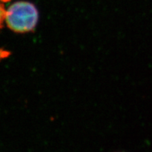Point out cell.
<instances>
[{
    "label": "cell",
    "mask_w": 152,
    "mask_h": 152,
    "mask_svg": "<svg viewBox=\"0 0 152 152\" xmlns=\"http://www.w3.org/2000/svg\"><path fill=\"white\" fill-rule=\"evenodd\" d=\"M37 9L28 1H18L7 10L6 23L11 30L18 33L33 31L37 23Z\"/></svg>",
    "instance_id": "cell-1"
},
{
    "label": "cell",
    "mask_w": 152,
    "mask_h": 152,
    "mask_svg": "<svg viewBox=\"0 0 152 152\" xmlns=\"http://www.w3.org/2000/svg\"><path fill=\"white\" fill-rule=\"evenodd\" d=\"M6 14H7V11L5 10L4 5L0 2V28H2L4 21L6 19Z\"/></svg>",
    "instance_id": "cell-2"
},
{
    "label": "cell",
    "mask_w": 152,
    "mask_h": 152,
    "mask_svg": "<svg viewBox=\"0 0 152 152\" xmlns=\"http://www.w3.org/2000/svg\"><path fill=\"white\" fill-rule=\"evenodd\" d=\"M11 53L9 51L5 50V49H0V61L4 59V58H8L10 56Z\"/></svg>",
    "instance_id": "cell-3"
},
{
    "label": "cell",
    "mask_w": 152,
    "mask_h": 152,
    "mask_svg": "<svg viewBox=\"0 0 152 152\" xmlns=\"http://www.w3.org/2000/svg\"><path fill=\"white\" fill-rule=\"evenodd\" d=\"M1 1H3V2H7V1H9L10 0H0Z\"/></svg>",
    "instance_id": "cell-4"
}]
</instances>
